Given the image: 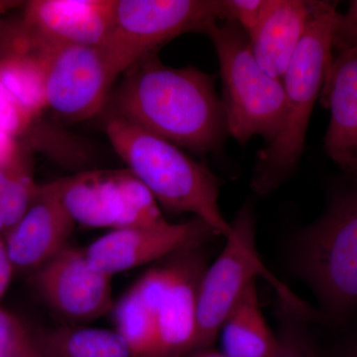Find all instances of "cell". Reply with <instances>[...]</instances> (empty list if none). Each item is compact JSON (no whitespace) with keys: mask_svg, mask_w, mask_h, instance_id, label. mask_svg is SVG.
<instances>
[{"mask_svg":"<svg viewBox=\"0 0 357 357\" xmlns=\"http://www.w3.org/2000/svg\"><path fill=\"white\" fill-rule=\"evenodd\" d=\"M114 105V114L197 153L215 151L227 131L213 77L192 67H168L155 54L126 70Z\"/></svg>","mask_w":357,"mask_h":357,"instance_id":"obj_1","label":"cell"},{"mask_svg":"<svg viewBox=\"0 0 357 357\" xmlns=\"http://www.w3.org/2000/svg\"><path fill=\"white\" fill-rule=\"evenodd\" d=\"M105 133L128 169L151 192L160 206L174 213H192L218 236L231 225L218 206L220 181L208 166L185 154L170 141L112 114Z\"/></svg>","mask_w":357,"mask_h":357,"instance_id":"obj_2","label":"cell"},{"mask_svg":"<svg viewBox=\"0 0 357 357\" xmlns=\"http://www.w3.org/2000/svg\"><path fill=\"white\" fill-rule=\"evenodd\" d=\"M340 13L325 6L307 26L282 84L286 110L280 132L259 152L251 187L265 196L280 187L299 163L314 102L333 63V33Z\"/></svg>","mask_w":357,"mask_h":357,"instance_id":"obj_3","label":"cell"},{"mask_svg":"<svg viewBox=\"0 0 357 357\" xmlns=\"http://www.w3.org/2000/svg\"><path fill=\"white\" fill-rule=\"evenodd\" d=\"M206 34L217 51L227 131L241 143L260 135L271 142L280 132L286 102L282 81L265 73L248 35L231 20L213 23Z\"/></svg>","mask_w":357,"mask_h":357,"instance_id":"obj_4","label":"cell"},{"mask_svg":"<svg viewBox=\"0 0 357 357\" xmlns=\"http://www.w3.org/2000/svg\"><path fill=\"white\" fill-rule=\"evenodd\" d=\"M291 264L328 312L357 307V190L337 197L296 237Z\"/></svg>","mask_w":357,"mask_h":357,"instance_id":"obj_5","label":"cell"},{"mask_svg":"<svg viewBox=\"0 0 357 357\" xmlns=\"http://www.w3.org/2000/svg\"><path fill=\"white\" fill-rule=\"evenodd\" d=\"M230 225L225 248L215 262L206 268L199 282L197 337L192 351L213 345L232 307L258 276L267 279L278 292L279 299L294 309L301 312L310 309L263 265L256 248L252 204H244Z\"/></svg>","mask_w":357,"mask_h":357,"instance_id":"obj_6","label":"cell"},{"mask_svg":"<svg viewBox=\"0 0 357 357\" xmlns=\"http://www.w3.org/2000/svg\"><path fill=\"white\" fill-rule=\"evenodd\" d=\"M227 20L225 0H115L114 20L100 48L119 76L162 45Z\"/></svg>","mask_w":357,"mask_h":357,"instance_id":"obj_7","label":"cell"},{"mask_svg":"<svg viewBox=\"0 0 357 357\" xmlns=\"http://www.w3.org/2000/svg\"><path fill=\"white\" fill-rule=\"evenodd\" d=\"M55 183L76 225L114 230L167 220L151 192L128 169L84 171Z\"/></svg>","mask_w":357,"mask_h":357,"instance_id":"obj_8","label":"cell"},{"mask_svg":"<svg viewBox=\"0 0 357 357\" xmlns=\"http://www.w3.org/2000/svg\"><path fill=\"white\" fill-rule=\"evenodd\" d=\"M46 60L47 107L62 119L83 121L102 112L117 76L100 47H41Z\"/></svg>","mask_w":357,"mask_h":357,"instance_id":"obj_9","label":"cell"},{"mask_svg":"<svg viewBox=\"0 0 357 357\" xmlns=\"http://www.w3.org/2000/svg\"><path fill=\"white\" fill-rule=\"evenodd\" d=\"M215 236L217 232L198 218L182 223L166 220L158 225L109 230L84 251L96 269L112 277L188 249L201 248Z\"/></svg>","mask_w":357,"mask_h":357,"instance_id":"obj_10","label":"cell"},{"mask_svg":"<svg viewBox=\"0 0 357 357\" xmlns=\"http://www.w3.org/2000/svg\"><path fill=\"white\" fill-rule=\"evenodd\" d=\"M34 272L39 295L63 318L93 321L114 307L112 277L91 264L84 248L66 246Z\"/></svg>","mask_w":357,"mask_h":357,"instance_id":"obj_11","label":"cell"},{"mask_svg":"<svg viewBox=\"0 0 357 357\" xmlns=\"http://www.w3.org/2000/svg\"><path fill=\"white\" fill-rule=\"evenodd\" d=\"M168 279L157 307L160 357H188L197 337L199 282L206 266L201 248L169 257Z\"/></svg>","mask_w":357,"mask_h":357,"instance_id":"obj_12","label":"cell"},{"mask_svg":"<svg viewBox=\"0 0 357 357\" xmlns=\"http://www.w3.org/2000/svg\"><path fill=\"white\" fill-rule=\"evenodd\" d=\"M115 0H34L23 18L26 38L38 47H102L114 20Z\"/></svg>","mask_w":357,"mask_h":357,"instance_id":"obj_13","label":"cell"},{"mask_svg":"<svg viewBox=\"0 0 357 357\" xmlns=\"http://www.w3.org/2000/svg\"><path fill=\"white\" fill-rule=\"evenodd\" d=\"M75 225L61 203L55 181L39 185L24 215L4 236L14 268L36 271L69 245Z\"/></svg>","mask_w":357,"mask_h":357,"instance_id":"obj_14","label":"cell"},{"mask_svg":"<svg viewBox=\"0 0 357 357\" xmlns=\"http://www.w3.org/2000/svg\"><path fill=\"white\" fill-rule=\"evenodd\" d=\"M321 95L324 107L331 110L326 154L342 171L357 177V48L337 53Z\"/></svg>","mask_w":357,"mask_h":357,"instance_id":"obj_15","label":"cell"},{"mask_svg":"<svg viewBox=\"0 0 357 357\" xmlns=\"http://www.w3.org/2000/svg\"><path fill=\"white\" fill-rule=\"evenodd\" d=\"M325 3L266 0L259 24L248 39L255 60L269 76L283 79L307 26Z\"/></svg>","mask_w":357,"mask_h":357,"instance_id":"obj_16","label":"cell"},{"mask_svg":"<svg viewBox=\"0 0 357 357\" xmlns=\"http://www.w3.org/2000/svg\"><path fill=\"white\" fill-rule=\"evenodd\" d=\"M168 279V264L148 270L112 307L115 331L132 357H160L157 307Z\"/></svg>","mask_w":357,"mask_h":357,"instance_id":"obj_17","label":"cell"},{"mask_svg":"<svg viewBox=\"0 0 357 357\" xmlns=\"http://www.w3.org/2000/svg\"><path fill=\"white\" fill-rule=\"evenodd\" d=\"M227 357H273L277 337L263 316L256 281L245 289L220 330Z\"/></svg>","mask_w":357,"mask_h":357,"instance_id":"obj_18","label":"cell"},{"mask_svg":"<svg viewBox=\"0 0 357 357\" xmlns=\"http://www.w3.org/2000/svg\"><path fill=\"white\" fill-rule=\"evenodd\" d=\"M0 59V82L25 112L36 119L47 107L46 60L41 48L25 39Z\"/></svg>","mask_w":357,"mask_h":357,"instance_id":"obj_19","label":"cell"},{"mask_svg":"<svg viewBox=\"0 0 357 357\" xmlns=\"http://www.w3.org/2000/svg\"><path fill=\"white\" fill-rule=\"evenodd\" d=\"M45 357H132L116 331L60 326L34 333Z\"/></svg>","mask_w":357,"mask_h":357,"instance_id":"obj_20","label":"cell"},{"mask_svg":"<svg viewBox=\"0 0 357 357\" xmlns=\"http://www.w3.org/2000/svg\"><path fill=\"white\" fill-rule=\"evenodd\" d=\"M39 185L21 159L6 169H0V234L6 236L24 215Z\"/></svg>","mask_w":357,"mask_h":357,"instance_id":"obj_21","label":"cell"},{"mask_svg":"<svg viewBox=\"0 0 357 357\" xmlns=\"http://www.w3.org/2000/svg\"><path fill=\"white\" fill-rule=\"evenodd\" d=\"M277 316L279 331L273 357H318L307 332L306 317L280 299Z\"/></svg>","mask_w":357,"mask_h":357,"instance_id":"obj_22","label":"cell"},{"mask_svg":"<svg viewBox=\"0 0 357 357\" xmlns=\"http://www.w3.org/2000/svg\"><path fill=\"white\" fill-rule=\"evenodd\" d=\"M34 117L25 112L0 82V129L14 137L26 132Z\"/></svg>","mask_w":357,"mask_h":357,"instance_id":"obj_23","label":"cell"},{"mask_svg":"<svg viewBox=\"0 0 357 357\" xmlns=\"http://www.w3.org/2000/svg\"><path fill=\"white\" fill-rule=\"evenodd\" d=\"M266 0H225L227 20L234 21L251 36L261 20Z\"/></svg>","mask_w":357,"mask_h":357,"instance_id":"obj_24","label":"cell"},{"mask_svg":"<svg viewBox=\"0 0 357 357\" xmlns=\"http://www.w3.org/2000/svg\"><path fill=\"white\" fill-rule=\"evenodd\" d=\"M357 48V0L349 4L344 14H338L333 33V49L340 52Z\"/></svg>","mask_w":357,"mask_h":357,"instance_id":"obj_25","label":"cell"},{"mask_svg":"<svg viewBox=\"0 0 357 357\" xmlns=\"http://www.w3.org/2000/svg\"><path fill=\"white\" fill-rule=\"evenodd\" d=\"M7 357H45L37 345L34 333L18 319Z\"/></svg>","mask_w":357,"mask_h":357,"instance_id":"obj_26","label":"cell"},{"mask_svg":"<svg viewBox=\"0 0 357 357\" xmlns=\"http://www.w3.org/2000/svg\"><path fill=\"white\" fill-rule=\"evenodd\" d=\"M16 137L0 129V169L8 168L20 161Z\"/></svg>","mask_w":357,"mask_h":357,"instance_id":"obj_27","label":"cell"},{"mask_svg":"<svg viewBox=\"0 0 357 357\" xmlns=\"http://www.w3.org/2000/svg\"><path fill=\"white\" fill-rule=\"evenodd\" d=\"M17 318L0 307V357H7Z\"/></svg>","mask_w":357,"mask_h":357,"instance_id":"obj_28","label":"cell"},{"mask_svg":"<svg viewBox=\"0 0 357 357\" xmlns=\"http://www.w3.org/2000/svg\"><path fill=\"white\" fill-rule=\"evenodd\" d=\"M14 270L15 268L7 249L6 238L0 234V300L10 285Z\"/></svg>","mask_w":357,"mask_h":357,"instance_id":"obj_29","label":"cell"},{"mask_svg":"<svg viewBox=\"0 0 357 357\" xmlns=\"http://www.w3.org/2000/svg\"><path fill=\"white\" fill-rule=\"evenodd\" d=\"M188 357H227L222 351H215L211 347L198 349V351H192Z\"/></svg>","mask_w":357,"mask_h":357,"instance_id":"obj_30","label":"cell"},{"mask_svg":"<svg viewBox=\"0 0 357 357\" xmlns=\"http://www.w3.org/2000/svg\"><path fill=\"white\" fill-rule=\"evenodd\" d=\"M345 357H357V344L349 351Z\"/></svg>","mask_w":357,"mask_h":357,"instance_id":"obj_31","label":"cell"}]
</instances>
